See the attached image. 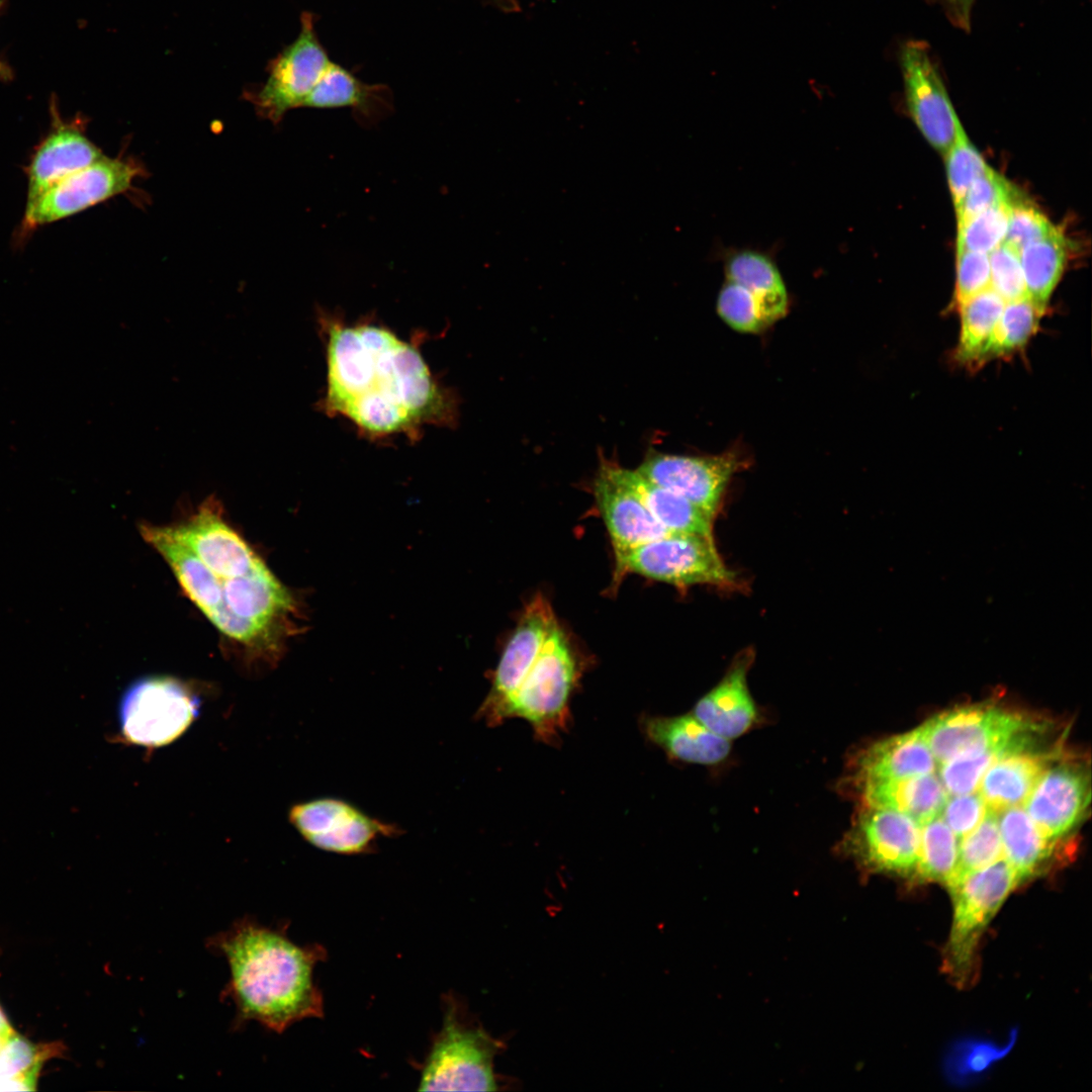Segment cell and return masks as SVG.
Wrapping results in <instances>:
<instances>
[{"label":"cell","instance_id":"1","mask_svg":"<svg viewBox=\"0 0 1092 1092\" xmlns=\"http://www.w3.org/2000/svg\"><path fill=\"white\" fill-rule=\"evenodd\" d=\"M324 403L372 437H415L452 413L419 350L372 325L331 323Z\"/></svg>","mask_w":1092,"mask_h":1092},{"label":"cell","instance_id":"2","mask_svg":"<svg viewBox=\"0 0 1092 1092\" xmlns=\"http://www.w3.org/2000/svg\"><path fill=\"white\" fill-rule=\"evenodd\" d=\"M140 533L167 562L180 586L221 636L250 662L274 665L299 632L300 605L266 565L245 573L208 569L165 526Z\"/></svg>","mask_w":1092,"mask_h":1092},{"label":"cell","instance_id":"3","mask_svg":"<svg viewBox=\"0 0 1092 1092\" xmlns=\"http://www.w3.org/2000/svg\"><path fill=\"white\" fill-rule=\"evenodd\" d=\"M206 946L229 964L221 996L235 1005V1028L256 1021L281 1033L299 1020L323 1016V995L312 979L326 956L322 946L297 945L283 929L249 916L209 937Z\"/></svg>","mask_w":1092,"mask_h":1092},{"label":"cell","instance_id":"4","mask_svg":"<svg viewBox=\"0 0 1092 1092\" xmlns=\"http://www.w3.org/2000/svg\"><path fill=\"white\" fill-rule=\"evenodd\" d=\"M577 679V666L558 623L524 679L497 713L494 726L511 718L530 723L535 736L556 742L565 730L569 698Z\"/></svg>","mask_w":1092,"mask_h":1092},{"label":"cell","instance_id":"5","mask_svg":"<svg viewBox=\"0 0 1092 1092\" xmlns=\"http://www.w3.org/2000/svg\"><path fill=\"white\" fill-rule=\"evenodd\" d=\"M201 698L195 687L170 675H152L132 682L118 709L120 734L129 744L147 748L168 745L192 725Z\"/></svg>","mask_w":1092,"mask_h":1092},{"label":"cell","instance_id":"6","mask_svg":"<svg viewBox=\"0 0 1092 1092\" xmlns=\"http://www.w3.org/2000/svg\"><path fill=\"white\" fill-rule=\"evenodd\" d=\"M1018 884L1014 870L1001 858L948 887L953 900V918L944 968L957 985H964L972 976L984 930Z\"/></svg>","mask_w":1092,"mask_h":1092},{"label":"cell","instance_id":"7","mask_svg":"<svg viewBox=\"0 0 1092 1092\" xmlns=\"http://www.w3.org/2000/svg\"><path fill=\"white\" fill-rule=\"evenodd\" d=\"M615 560L619 580L627 573H636L677 586L737 584L735 573L719 556L713 538L701 535L672 533L616 552Z\"/></svg>","mask_w":1092,"mask_h":1092},{"label":"cell","instance_id":"8","mask_svg":"<svg viewBox=\"0 0 1092 1092\" xmlns=\"http://www.w3.org/2000/svg\"><path fill=\"white\" fill-rule=\"evenodd\" d=\"M444 1024L422 1070L420 1091H493V1058L498 1043L480 1028L468 1026L454 1000L447 1002Z\"/></svg>","mask_w":1092,"mask_h":1092},{"label":"cell","instance_id":"9","mask_svg":"<svg viewBox=\"0 0 1092 1092\" xmlns=\"http://www.w3.org/2000/svg\"><path fill=\"white\" fill-rule=\"evenodd\" d=\"M288 819L313 847L344 855L371 853L381 838L397 837L403 830L356 805L336 797H321L293 805Z\"/></svg>","mask_w":1092,"mask_h":1092},{"label":"cell","instance_id":"10","mask_svg":"<svg viewBox=\"0 0 1092 1092\" xmlns=\"http://www.w3.org/2000/svg\"><path fill=\"white\" fill-rule=\"evenodd\" d=\"M331 62L315 32L314 15L303 12L297 37L269 62L265 83L252 94L259 113L277 123L302 107Z\"/></svg>","mask_w":1092,"mask_h":1092},{"label":"cell","instance_id":"11","mask_svg":"<svg viewBox=\"0 0 1092 1092\" xmlns=\"http://www.w3.org/2000/svg\"><path fill=\"white\" fill-rule=\"evenodd\" d=\"M1036 722L995 704H972L939 713L918 728L940 764L973 750L1006 745Z\"/></svg>","mask_w":1092,"mask_h":1092},{"label":"cell","instance_id":"12","mask_svg":"<svg viewBox=\"0 0 1092 1092\" xmlns=\"http://www.w3.org/2000/svg\"><path fill=\"white\" fill-rule=\"evenodd\" d=\"M139 169L129 162L103 156L72 173L26 204L22 234L52 223L125 192Z\"/></svg>","mask_w":1092,"mask_h":1092},{"label":"cell","instance_id":"13","mask_svg":"<svg viewBox=\"0 0 1092 1092\" xmlns=\"http://www.w3.org/2000/svg\"><path fill=\"white\" fill-rule=\"evenodd\" d=\"M907 108L928 143L945 155L960 119L923 41H907L900 52Z\"/></svg>","mask_w":1092,"mask_h":1092},{"label":"cell","instance_id":"14","mask_svg":"<svg viewBox=\"0 0 1092 1092\" xmlns=\"http://www.w3.org/2000/svg\"><path fill=\"white\" fill-rule=\"evenodd\" d=\"M1042 722L1020 733L984 774L979 794L994 812L1022 805L1042 774L1063 757L1060 743L1041 747Z\"/></svg>","mask_w":1092,"mask_h":1092},{"label":"cell","instance_id":"15","mask_svg":"<svg viewBox=\"0 0 1092 1092\" xmlns=\"http://www.w3.org/2000/svg\"><path fill=\"white\" fill-rule=\"evenodd\" d=\"M740 466L735 452L714 456L650 453L637 471L649 481L689 499L714 518L724 490Z\"/></svg>","mask_w":1092,"mask_h":1092},{"label":"cell","instance_id":"16","mask_svg":"<svg viewBox=\"0 0 1092 1092\" xmlns=\"http://www.w3.org/2000/svg\"><path fill=\"white\" fill-rule=\"evenodd\" d=\"M1090 796L1089 770L1062 757L1042 774L1022 806L1042 835L1060 841L1083 820Z\"/></svg>","mask_w":1092,"mask_h":1092},{"label":"cell","instance_id":"17","mask_svg":"<svg viewBox=\"0 0 1092 1092\" xmlns=\"http://www.w3.org/2000/svg\"><path fill=\"white\" fill-rule=\"evenodd\" d=\"M558 622L548 600L537 595L526 606L494 670L491 688L476 713L494 726L497 713L516 692Z\"/></svg>","mask_w":1092,"mask_h":1092},{"label":"cell","instance_id":"18","mask_svg":"<svg viewBox=\"0 0 1092 1092\" xmlns=\"http://www.w3.org/2000/svg\"><path fill=\"white\" fill-rule=\"evenodd\" d=\"M920 825L909 816L872 808L860 813L846 844L873 870L900 875L914 874L919 852Z\"/></svg>","mask_w":1092,"mask_h":1092},{"label":"cell","instance_id":"19","mask_svg":"<svg viewBox=\"0 0 1092 1092\" xmlns=\"http://www.w3.org/2000/svg\"><path fill=\"white\" fill-rule=\"evenodd\" d=\"M51 113V130L35 148L26 168V204L58 181L104 156L84 133L81 119L64 121L61 118L55 98H52Z\"/></svg>","mask_w":1092,"mask_h":1092},{"label":"cell","instance_id":"20","mask_svg":"<svg viewBox=\"0 0 1092 1092\" xmlns=\"http://www.w3.org/2000/svg\"><path fill=\"white\" fill-rule=\"evenodd\" d=\"M594 493L615 553L672 534L630 488L613 479L602 467L594 483Z\"/></svg>","mask_w":1092,"mask_h":1092},{"label":"cell","instance_id":"21","mask_svg":"<svg viewBox=\"0 0 1092 1092\" xmlns=\"http://www.w3.org/2000/svg\"><path fill=\"white\" fill-rule=\"evenodd\" d=\"M749 660L732 665L721 681L696 704L693 715L715 734L731 740L746 733L757 719V709L746 680Z\"/></svg>","mask_w":1092,"mask_h":1092},{"label":"cell","instance_id":"22","mask_svg":"<svg viewBox=\"0 0 1092 1092\" xmlns=\"http://www.w3.org/2000/svg\"><path fill=\"white\" fill-rule=\"evenodd\" d=\"M602 468L613 479L630 488L657 522L669 532L713 538L714 518L686 497L649 481L637 470L609 463H605Z\"/></svg>","mask_w":1092,"mask_h":1092},{"label":"cell","instance_id":"23","mask_svg":"<svg viewBox=\"0 0 1092 1092\" xmlns=\"http://www.w3.org/2000/svg\"><path fill=\"white\" fill-rule=\"evenodd\" d=\"M642 727L649 740L677 760L711 765L730 753V740L712 732L693 714L646 717Z\"/></svg>","mask_w":1092,"mask_h":1092},{"label":"cell","instance_id":"24","mask_svg":"<svg viewBox=\"0 0 1092 1092\" xmlns=\"http://www.w3.org/2000/svg\"><path fill=\"white\" fill-rule=\"evenodd\" d=\"M861 785V797L867 807L905 814L920 826L940 815L948 797L935 772L903 779L868 780Z\"/></svg>","mask_w":1092,"mask_h":1092},{"label":"cell","instance_id":"25","mask_svg":"<svg viewBox=\"0 0 1092 1092\" xmlns=\"http://www.w3.org/2000/svg\"><path fill=\"white\" fill-rule=\"evenodd\" d=\"M302 107H349L358 120L372 123L388 112L391 96L387 87L381 84H366L332 61Z\"/></svg>","mask_w":1092,"mask_h":1092},{"label":"cell","instance_id":"26","mask_svg":"<svg viewBox=\"0 0 1092 1092\" xmlns=\"http://www.w3.org/2000/svg\"><path fill=\"white\" fill-rule=\"evenodd\" d=\"M936 766L919 728L877 741L858 758L860 782L928 775Z\"/></svg>","mask_w":1092,"mask_h":1092},{"label":"cell","instance_id":"27","mask_svg":"<svg viewBox=\"0 0 1092 1092\" xmlns=\"http://www.w3.org/2000/svg\"><path fill=\"white\" fill-rule=\"evenodd\" d=\"M1003 858L1019 883L1041 873L1052 861L1057 840L1042 835L1024 809L1009 807L998 813Z\"/></svg>","mask_w":1092,"mask_h":1092},{"label":"cell","instance_id":"28","mask_svg":"<svg viewBox=\"0 0 1092 1092\" xmlns=\"http://www.w3.org/2000/svg\"><path fill=\"white\" fill-rule=\"evenodd\" d=\"M728 281L747 289L758 302L769 325L783 317L788 309V293L776 264L764 254L740 250L725 260Z\"/></svg>","mask_w":1092,"mask_h":1092},{"label":"cell","instance_id":"29","mask_svg":"<svg viewBox=\"0 0 1092 1092\" xmlns=\"http://www.w3.org/2000/svg\"><path fill=\"white\" fill-rule=\"evenodd\" d=\"M1027 296L1045 309L1058 285L1067 261V242L1057 229L1019 251Z\"/></svg>","mask_w":1092,"mask_h":1092},{"label":"cell","instance_id":"30","mask_svg":"<svg viewBox=\"0 0 1092 1092\" xmlns=\"http://www.w3.org/2000/svg\"><path fill=\"white\" fill-rule=\"evenodd\" d=\"M1004 299L987 287L959 304L961 331L956 360L964 365L979 366L1005 305Z\"/></svg>","mask_w":1092,"mask_h":1092},{"label":"cell","instance_id":"31","mask_svg":"<svg viewBox=\"0 0 1092 1092\" xmlns=\"http://www.w3.org/2000/svg\"><path fill=\"white\" fill-rule=\"evenodd\" d=\"M1044 310L1028 296L1008 301L995 326L983 355L982 364L989 359L1010 356L1024 348L1035 334Z\"/></svg>","mask_w":1092,"mask_h":1092},{"label":"cell","instance_id":"32","mask_svg":"<svg viewBox=\"0 0 1092 1092\" xmlns=\"http://www.w3.org/2000/svg\"><path fill=\"white\" fill-rule=\"evenodd\" d=\"M958 837L940 816L920 827L918 860L914 874L923 881L946 883L959 851Z\"/></svg>","mask_w":1092,"mask_h":1092},{"label":"cell","instance_id":"33","mask_svg":"<svg viewBox=\"0 0 1092 1092\" xmlns=\"http://www.w3.org/2000/svg\"><path fill=\"white\" fill-rule=\"evenodd\" d=\"M1003 858L998 813L990 810L984 820L959 842L954 870L945 883L947 888L969 874Z\"/></svg>","mask_w":1092,"mask_h":1092},{"label":"cell","instance_id":"34","mask_svg":"<svg viewBox=\"0 0 1092 1092\" xmlns=\"http://www.w3.org/2000/svg\"><path fill=\"white\" fill-rule=\"evenodd\" d=\"M1014 739L1006 745L973 750L940 763L938 778L946 793L964 795L977 792L986 770Z\"/></svg>","mask_w":1092,"mask_h":1092},{"label":"cell","instance_id":"35","mask_svg":"<svg viewBox=\"0 0 1092 1092\" xmlns=\"http://www.w3.org/2000/svg\"><path fill=\"white\" fill-rule=\"evenodd\" d=\"M1011 202H1002L958 224L957 251L990 254L1005 240Z\"/></svg>","mask_w":1092,"mask_h":1092},{"label":"cell","instance_id":"36","mask_svg":"<svg viewBox=\"0 0 1092 1092\" xmlns=\"http://www.w3.org/2000/svg\"><path fill=\"white\" fill-rule=\"evenodd\" d=\"M944 157L948 186L956 209L973 181L987 169L988 165L968 139L961 122L957 126L953 143Z\"/></svg>","mask_w":1092,"mask_h":1092},{"label":"cell","instance_id":"37","mask_svg":"<svg viewBox=\"0 0 1092 1092\" xmlns=\"http://www.w3.org/2000/svg\"><path fill=\"white\" fill-rule=\"evenodd\" d=\"M56 1051L55 1045H35L14 1031L0 1050V1082L22 1079L36 1089L41 1064Z\"/></svg>","mask_w":1092,"mask_h":1092},{"label":"cell","instance_id":"38","mask_svg":"<svg viewBox=\"0 0 1092 1092\" xmlns=\"http://www.w3.org/2000/svg\"><path fill=\"white\" fill-rule=\"evenodd\" d=\"M1015 1038L1016 1034L1013 1032L1004 1045L971 1039L959 1042L947 1056L948 1076L960 1082L978 1076L1002 1059L1012 1048Z\"/></svg>","mask_w":1092,"mask_h":1092},{"label":"cell","instance_id":"39","mask_svg":"<svg viewBox=\"0 0 1092 1092\" xmlns=\"http://www.w3.org/2000/svg\"><path fill=\"white\" fill-rule=\"evenodd\" d=\"M717 311L732 329L742 333H757L769 326L758 302L744 287L731 281L722 286Z\"/></svg>","mask_w":1092,"mask_h":1092},{"label":"cell","instance_id":"40","mask_svg":"<svg viewBox=\"0 0 1092 1092\" xmlns=\"http://www.w3.org/2000/svg\"><path fill=\"white\" fill-rule=\"evenodd\" d=\"M1019 194L1011 184L989 166L971 184L956 208L958 224L1002 202H1011Z\"/></svg>","mask_w":1092,"mask_h":1092},{"label":"cell","instance_id":"41","mask_svg":"<svg viewBox=\"0 0 1092 1092\" xmlns=\"http://www.w3.org/2000/svg\"><path fill=\"white\" fill-rule=\"evenodd\" d=\"M1056 230L1038 209L1018 195L1010 203L1004 243L1019 252L1025 245L1046 237Z\"/></svg>","mask_w":1092,"mask_h":1092},{"label":"cell","instance_id":"42","mask_svg":"<svg viewBox=\"0 0 1092 1092\" xmlns=\"http://www.w3.org/2000/svg\"><path fill=\"white\" fill-rule=\"evenodd\" d=\"M990 286L1005 302L1027 296L1019 252L1006 243L989 254Z\"/></svg>","mask_w":1092,"mask_h":1092},{"label":"cell","instance_id":"43","mask_svg":"<svg viewBox=\"0 0 1092 1092\" xmlns=\"http://www.w3.org/2000/svg\"><path fill=\"white\" fill-rule=\"evenodd\" d=\"M956 301L959 304L991 284L989 254L957 251Z\"/></svg>","mask_w":1092,"mask_h":1092},{"label":"cell","instance_id":"44","mask_svg":"<svg viewBox=\"0 0 1092 1092\" xmlns=\"http://www.w3.org/2000/svg\"><path fill=\"white\" fill-rule=\"evenodd\" d=\"M990 809L979 793L948 795L940 817L958 838L974 830Z\"/></svg>","mask_w":1092,"mask_h":1092},{"label":"cell","instance_id":"45","mask_svg":"<svg viewBox=\"0 0 1092 1092\" xmlns=\"http://www.w3.org/2000/svg\"><path fill=\"white\" fill-rule=\"evenodd\" d=\"M974 2L975 0H944L946 13L954 25L969 30Z\"/></svg>","mask_w":1092,"mask_h":1092},{"label":"cell","instance_id":"46","mask_svg":"<svg viewBox=\"0 0 1092 1092\" xmlns=\"http://www.w3.org/2000/svg\"><path fill=\"white\" fill-rule=\"evenodd\" d=\"M495 7L505 12H516L520 9L517 0H489Z\"/></svg>","mask_w":1092,"mask_h":1092},{"label":"cell","instance_id":"47","mask_svg":"<svg viewBox=\"0 0 1092 1092\" xmlns=\"http://www.w3.org/2000/svg\"><path fill=\"white\" fill-rule=\"evenodd\" d=\"M14 1032L13 1028L9 1024L6 1016L0 1008V1034L10 1036Z\"/></svg>","mask_w":1092,"mask_h":1092},{"label":"cell","instance_id":"48","mask_svg":"<svg viewBox=\"0 0 1092 1092\" xmlns=\"http://www.w3.org/2000/svg\"><path fill=\"white\" fill-rule=\"evenodd\" d=\"M13 73L10 67L0 59V79L3 81H9L12 79Z\"/></svg>","mask_w":1092,"mask_h":1092},{"label":"cell","instance_id":"49","mask_svg":"<svg viewBox=\"0 0 1092 1092\" xmlns=\"http://www.w3.org/2000/svg\"><path fill=\"white\" fill-rule=\"evenodd\" d=\"M8 1037H9V1036H5V1035H1V1034H0V1050L2 1049L3 1044L5 1043V1041H6V1039H7Z\"/></svg>","mask_w":1092,"mask_h":1092},{"label":"cell","instance_id":"50","mask_svg":"<svg viewBox=\"0 0 1092 1092\" xmlns=\"http://www.w3.org/2000/svg\"><path fill=\"white\" fill-rule=\"evenodd\" d=\"M7 0H0V14L6 7Z\"/></svg>","mask_w":1092,"mask_h":1092}]
</instances>
